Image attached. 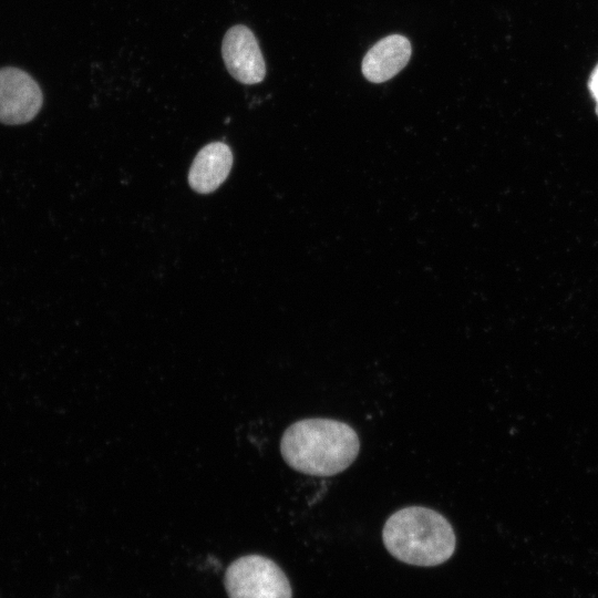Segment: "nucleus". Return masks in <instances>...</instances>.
Masks as SVG:
<instances>
[{
	"instance_id": "1",
	"label": "nucleus",
	"mask_w": 598,
	"mask_h": 598,
	"mask_svg": "<svg viewBox=\"0 0 598 598\" xmlns=\"http://www.w3.org/2000/svg\"><path fill=\"white\" fill-rule=\"evenodd\" d=\"M360 440L347 423L332 419H303L288 426L280 453L295 471L311 476H332L357 458Z\"/></svg>"
},
{
	"instance_id": "2",
	"label": "nucleus",
	"mask_w": 598,
	"mask_h": 598,
	"mask_svg": "<svg viewBox=\"0 0 598 598\" xmlns=\"http://www.w3.org/2000/svg\"><path fill=\"white\" fill-rule=\"evenodd\" d=\"M383 544L396 559L414 566H436L454 554L456 537L451 523L424 506H408L385 522Z\"/></svg>"
},
{
	"instance_id": "5",
	"label": "nucleus",
	"mask_w": 598,
	"mask_h": 598,
	"mask_svg": "<svg viewBox=\"0 0 598 598\" xmlns=\"http://www.w3.org/2000/svg\"><path fill=\"white\" fill-rule=\"evenodd\" d=\"M221 54L228 72L238 82L256 84L264 80L265 60L255 34L246 25H234L226 32Z\"/></svg>"
},
{
	"instance_id": "6",
	"label": "nucleus",
	"mask_w": 598,
	"mask_h": 598,
	"mask_svg": "<svg viewBox=\"0 0 598 598\" xmlns=\"http://www.w3.org/2000/svg\"><path fill=\"white\" fill-rule=\"evenodd\" d=\"M412 45L401 34H391L373 44L362 60V74L372 83H382L396 75L410 61Z\"/></svg>"
},
{
	"instance_id": "7",
	"label": "nucleus",
	"mask_w": 598,
	"mask_h": 598,
	"mask_svg": "<svg viewBox=\"0 0 598 598\" xmlns=\"http://www.w3.org/2000/svg\"><path fill=\"white\" fill-rule=\"evenodd\" d=\"M233 165L228 145L213 142L204 146L194 158L188 174L190 187L200 194L217 189L227 178Z\"/></svg>"
},
{
	"instance_id": "3",
	"label": "nucleus",
	"mask_w": 598,
	"mask_h": 598,
	"mask_svg": "<svg viewBox=\"0 0 598 598\" xmlns=\"http://www.w3.org/2000/svg\"><path fill=\"white\" fill-rule=\"evenodd\" d=\"M229 598H292L289 580L271 559L248 555L233 561L226 570Z\"/></svg>"
},
{
	"instance_id": "8",
	"label": "nucleus",
	"mask_w": 598,
	"mask_h": 598,
	"mask_svg": "<svg viewBox=\"0 0 598 598\" xmlns=\"http://www.w3.org/2000/svg\"><path fill=\"white\" fill-rule=\"evenodd\" d=\"M588 89L596 102V114L598 115V64L594 68L589 75Z\"/></svg>"
},
{
	"instance_id": "4",
	"label": "nucleus",
	"mask_w": 598,
	"mask_h": 598,
	"mask_svg": "<svg viewBox=\"0 0 598 598\" xmlns=\"http://www.w3.org/2000/svg\"><path fill=\"white\" fill-rule=\"evenodd\" d=\"M43 97L38 83L17 68L0 69V122L19 125L34 118Z\"/></svg>"
}]
</instances>
